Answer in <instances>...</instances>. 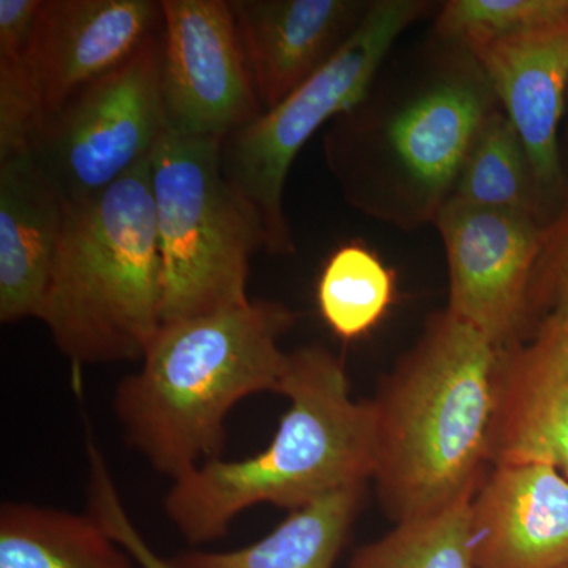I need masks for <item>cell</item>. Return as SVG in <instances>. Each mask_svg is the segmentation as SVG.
I'll return each mask as SVG.
<instances>
[{
    "label": "cell",
    "mask_w": 568,
    "mask_h": 568,
    "mask_svg": "<svg viewBox=\"0 0 568 568\" xmlns=\"http://www.w3.org/2000/svg\"><path fill=\"white\" fill-rule=\"evenodd\" d=\"M160 29V0H44L28 55L40 121L132 58Z\"/></svg>",
    "instance_id": "7c38bea8"
},
{
    "label": "cell",
    "mask_w": 568,
    "mask_h": 568,
    "mask_svg": "<svg viewBox=\"0 0 568 568\" xmlns=\"http://www.w3.org/2000/svg\"><path fill=\"white\" fill-rule=\"evenodd\" d=\"M477 568L568 567V478L544 463L489 466L469 504Z\"/></svg>",
    "instance_id": "4fadbf2b"
},
{
    "label": "cell",
    "mask_w": 568,
    "mask_h": 568,
    "mask_svg": "<svg viewBox=\"0 0 568 568\" xmlns=\"http://www.w3.org/2000/svg\"><path fill=\"white\" fill-rule=\"evenodd\" d=\"M0 568H140L91 514L7 503L0 507Z\"/></svg>",
    "instance_id": "ac0fdd59"
},
{
    "label": "cell",
    "mask_w": 568,
    "mask_h": 568,
    "mask_svg": "<svg viewBox=\"0 0 568 568\" xmlns=\"http://www.w3.org/2000/svg\"><path fill=\"white\" fill-rule=\"evenodd\" d=\"M40 115L28 58L0 59V160L29 153Z\"/></svg>",
    "instance_id": "cb8c5ba5"
},
{
    "label": "cell",
    "mask_w": 568,
    "mask_h": 568,
    "mask_svg": "<svg viewBox=\"0 0 568 568\" xmlns=\"http://www.w3.org/2000/svg\"><path fill=\"white\" fill-rule=\"evenodd\" d=\"M294 321L286 306L248 301L164 323L115 390L129 443L173 481L220 458L231 409L246 396L278 394L290 357L280 343Z\"/></svg>",
    "instance_id": "7a4b0ae2"
},
{
    "label": "cell",
    "mask_w": 568,
    "mask_h": 568,
    "mask_svg": "<svg viewBox=\"0 0 568 568\" xmlns=\"http://www.w3.org/2000/svg\"><path fill=\"white\" fill-rule=\"evenodd\" d=\"M366 484L353 485L295 508L267 536L233 551H186L174 568H332L345 548Z\"/></svg>",
    "instance_id": "e0dca14e"
},
{
    "label": "cell",
    "mask_w": 568,
    "mask_h": 568,
    "mask_svg": "<svg viewBox=\"0 0 568 568\" xmlns=\"http://www.w3.org/2000/svg\"><path fill=\"white\" fill-rule=\"evenodd\" d=\"M435 224L446 246L448 310L497 349L525 331L530 275L544 227L529 213L480 207L450 197Z\"/></svg>",
    "instance_id": "30bf717a"
},
{
    "label": "cell",
    "mask_w": 568,
    "mask_h": 568,
    "mask_svg": "<svg viewBox=\"0 0 568 568\" xmlns=\"http://www.w3.org/2000/svg\"><path fill=\"white\" fill-rule=\"evenodd\" d=\"M521 138L538 189L558 182V130L568 84V17L469 51Z\"/></svg>",
    "instance_id": "9a60e30c"
},
{
    "label": "cell",
    "mask_w": 568,
    "mask_h": 568,
    "mask_svg": "<svg viewBox=\"0 0 568 568\" xmlns=\"http://www.w3.org/2000/svg\"><path fill=\"white\" fill-rule=\"evenodd\" d=\"M568 17V0H450L437 14V37L470 51Z\"/></svg>",
    "instance_id": "7402d4cb"
},
{
    "label": "cell",
    "mask_w": 568,
    "mask_h": 568,
    "mask_svg": "<svg viewBox=\"0 0 568 568\" xmlns=\"http://www.w3.org/2000/svg\"><path fill=\"white\" fill-rule=\"evenodd\" d=\"M220 141L166 132L152 153L163 324L250 301V257L264 248V239L252 213L224 181Z\"/></svg>",
    "instance_id": "8992f818"
},
{
    "label": "cell",
    "mask_w": 568,
    "mask_h": 568,
    "mask_svg": "<svg viewBox=\"0 0 568 568\" xmlns=\"http://www.w3.org/2000/svg\"><path fill=\"white\" fill-rule=\"evenodd\" d=\"M44 0H0V59L28 58Z\"/></svg>",
    "instance_id": "484cf974"
},
{
    "label": "cell",
    "mask_w": 568,
    "mask_h": 568,
    "mask_svg": "<svg viewBox=\"0 0 568 568\" xmlns=\"http://www.w3.org/2000/svg\"><path fill=\"white\" fill-rule=\"evenodd\" d=\"M152 155L103 192L67 204L39 320L74 365L141 361L163 325Z\"/></svg>",
    "instance_id": "5b68a950"
},
{
    "label": "cell",
    "mask_w": 568,
    "mask_h": 568,
    "mask_svg": "<svg viewBox=\"0 0 568 568\" xmlns=\"http://www.w3.org/2000/svg\"><path fill=\"white\" fill-rule=\"evenodd\" d=\"M470 497L432 517L396 523L386 536L355 549L349 568H477L469 547Z\"/></svg>",
    "instance_id": "44dd1931"
},
{
    "label": "cell",
    "mask_w": 568,
    "mask_h": 568,
    "mask_svg": "<svg viewBox=\"0 0 568 568\" xmlns=\"http://www.w3.org/2000/svg\"><path fill=\"white\" fill-rule=\"evenodd\" d=\"M566 568H568V567H566Z\"/></svg>",
    "instance_id": "4316f807"
},
{
    "label": "cell",
    "mask_w": 568,
    "mask_h": 568,
    "mask_svg": "<svg viewBox=\"0 0 568 568\" xmlns=\"http://www.w3.org/2000/svg\"><path fill=\"white\" fill-rule=\"evenodd\" d=\"M278 394L290 407L264 450L212 459L173 481L164 511L189 544L226 536L254 506L291 511L373 478L375 407L351 396L342 358L323 346L291 351Z\"/></svg>",
    "instance_id": "3957f363"
},
{
    "label": "cell",
    "mask_w": 568,
    "mask_h": 568,
    "mask_svg": "<svg viewBox=\"0 0 568 568\" xmlns=\"http://www.w3.org/2000/svg\"><path fill=\"white\" fill-rule=\"evenodd\" d=\"M89 514L103 526L115 541L129 551L140 568H174L171 560L156 555L123 506L112 480L110 466L95 440L89 439Z\"/></svg>",
    "instance_id": "603a6c76"
},
{
    "label": "cell",
    "mask_w": 568,
    "mask_h": 568,
    "mask_svg": "<svg viewBox=\"0 0 568 568\" xmlns=\"http://www.w3.org/2000/svg\"><path fill=\"white\" fill-rule=\"evenodd\" d=\"M392 295L390 272L361 245L336 250L317 283L321 315L332 332L345 339L368 334L386 315Z\"/></svg>",
    "instance_id": "ffe728a7"
},
{
    "label": "cell",
    "mask_w": 568,
    "mask_h": 568,
    "mask_svg": "<svg viewBox=\"0 0 568 568\" xmlns=\"http://www.w3.org/2000/svg\"><path fill=\"white\" fill-rule=\"evenodd\" d=\"M429 10L422 0H376L334 59L253 122L220 141L224 181L252 213L271 254H293L284 215L287 174L302 148L324 125L365 99L398 37Z\"/></svg>",
    "instance_id": "52a82bcc"
},
{
    "label": "cell",
    "mask_w": 568,
    "mask_h": 568,
    "mask_svg": "<svg viewBox=\"0 0 568 568\" xmlns=\"http://www.w3.org/2000/svg\"><path fill=\"white\" fill-rule=\"evenodd\" d=\"M168 132L223 138L263 112L226 0H160Z\"/></svg>",
    "instance_id": "9c48e42d"
},
{
    "label": "cell",
    "mask_w": 568,
    "mask_h": 568,
    "mask_svg": "<svg viewBox=\"0 0 568 568\" xmlns=\"http://www.w3.org/2000/svg\"><path fill=\"white\" fill-rule=\"evenodd\" d=\"M166 132L160 29L132 58L44 115L29 153L70 205L130 173Z\"/></svg>",
    "instance_id": "ba28073f"
},
{
    "label": "cell",
    "mask_w": 568,
    "mask_h": 568,
    "mask_svg": "<svg viewBox=\"0 0 568 568\" xmlns=\"http://www.w3.org/2000/svg\"><path fill=\"white\" fill-rule=\"evenodd\" d=\"M497 108L487 73L455 44L454 54L387 111L366 93L335 118L325 134V159L361 211L406 227L435 223Z\"/></svg>",
    "instance_id": "277c9868"
},
{
    "label": "cell",
    "mask_w": 568,
    "mask_h": 568,
    "mask_svg": "<svg viewBox=\"0 0 568 568\" xmlns=\"http://www.w3.org/2000/svg\"><path fill=\"white\" fill-rule=\"evenodd\" d=\"M67 203L31 153L0 160V321L39 320Z\"/></svg>",
    "instance_id": "2e32d148"
},
{
    "label": "cell",
    "mask_w": 568,
    "mask_h": 568,
    "mask_svg": "<svg viewBox=\"0 0 568 568\" xmlns=\"http://www.w3.org/2000/svg\"><path fill=\"white\" fill-rule=\"evenodd\" d=\"M544 463L568 478V306L499 351L489 466Z\"/></svg>",
    "instance_id": "8fae6325"
},
{
    "label": "cell",
    "mask_w": 568,
    "mask_h": 568,
    "mask_svg": "<svg viewBox=\"0 0 568 568\" xmlns=\"http://www.w3.org/2000/svg\"><path fill=\"white\" fill-rule=\"evenodd\" d=\"M566 306H568V207L558 222L544 227L540 253L530 275L528 312H526L523 335L538 320Z\"/></svg>",
    "instance_id": "d4e9b609"
},
{
    "label": "cell",
    "mask_w": 568,
    "mask_h": 568,
    "mask_svg": "<svg viewBox=\"0 0 568 568\" xmlns=\"http://www.w3.org/2000/svg\"><path fill=\"white\" fill-rule=\"evenodd\" d=\"M538 190L521 138L503 108H497L467 153L452 197L536 216Z\"/></svg>",
    "instance_id": "d6986e66"
},
{
    "label": "cell",
    "mask_w": 568,
    "mask_h": 568,
    "mask_svg": "<svg viewBox=\"0 0 568 568\" xmlns=\"http://www.w3.org/2000/svg\"><path fill=\"white\" fill-rule=\"evenodd\" d=\"M369 6L364 0H231L261 110H272L327 65Z\"/></svg>",
    "instance_id": "5bb4252c"
},
{
    "label": "cell",
    "mask_w": 568,
    "mask_h": 568,
    "mask_svg": "<svg viewBox=\"0 0 568 568\" xmlns=\"http://www.w3.org/2000/svg\"><path fill=\"white\" fill-rule=\"evenodd\" d=\"M499 349L450 310L426 324L375 399V480L392 521L474 495L489 469Z\"/></svg>",
    "instance_id": "6da1fadb"
}]
</instances>
